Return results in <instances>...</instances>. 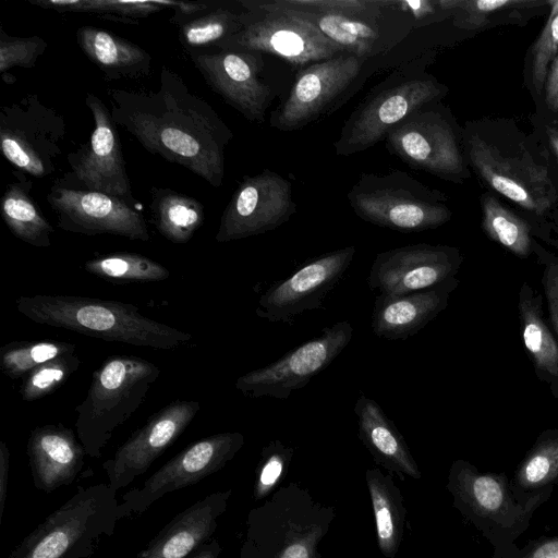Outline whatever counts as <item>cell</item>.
<instances>
[{"mask_svg": "<svg viewBox=\"0 0 558 558\" xmlns=\"http://www.w3.org/2000/svg\"><path fill=\"white\" fill-rule=\"evenodd\" d=\"M107 95L116 125L147 151L189 169L214 187L221 186L225 150L233 133L182 76L162 65L158 89L109 88Z\"/></svg>", "mask_w": 558, "mask_h": 558, "instance_id": "cell-1", "label": "cell"}, {"mask_svg": "<svg viewBox=\"0 0 558 558\" xmlns=\"http://www.w3.org/2000/svg\"><path fill=\"white\" fill-rule=\"evenodd\" d=\"M31 320L129 345L173 350L192 335L144 316L133 304L74 295L36 294L15 301Z\"/></svg>", "mask_w": 558, "mask_h": 558, "instance_id": "cell-2", "label": "cell"}, {"mask_svg": "<svg viewBox=\"0 0 558 558\" xmlns=\"http://www.w3.org/2000/svg\"><path fill=\"white\" fill-rule=\"evenodd\" d=\"M425 66V58L417 57L374 86L344 121L333 145L336 156L349 157L367 150L384 141L409 114L438 102L448 88Z\"/></svg>", "mask_w": 558, "mask_h": 558, "instance_id": "cell-3", "label": "cell"}, {"mask_svg": "<svg viewBox=\"0 0 558 558\" xmlns=\"http://www.w3.org/2000/svg\"><path fill=\"white\" fill-rule=\"evenodd\" d=\"M160 368L133 355H112L94 371L84 400L76 405V433L85 452L98 457L114 430L142 405Z\"/></svg>", "mask_w": 558, "mask_h": 558, "instance_id": "cell-4", "label": "cell"}, {"mask_svg": "<svg viewBox=\"0 0 558 558\" xmlns=\"http://www.w3.org/2000/svg\"><path fill=\"white\" fill-rule=\"evenodd\" d=\"M241 29L215 48L250 50L276 57L294 73L313 63L336 58L347 50L327 38L299 11L274 0H240Z\"/></svg>", "mask_w": 558, "mask_h": 558, "instance_id": "cell-5", "label": "cell"}, {"mask_svg": "<svg viewBox=\"0 0 558 558\" xmlns=\"http://www.w3.org/2000/svg\"><path fill=\"white\" fill-rule=\"evenodd\" d=\"M347 199L360 219L404 233L436 229L451 218L439 191L398 169L362 173Z\"/></svg>", "mask_w": 558, "mask_h": 558, "instance_id": "cell-6", "label": "cell"}, {"mask_svg": "<svg viewBox=\"0 0 558 558\" xmlns=\"http://www.w3.org/2000/svg\"><path fill=\"white\" fill-rule=\"evenodd\" d=\"M206 84L252 123L265 122L266 112L282 92L267 54L250 50H192L187 52Z\"/></svg>", "mask_w": 558, "mask_h": 558, "instance_id": "cell-7", "label": "cell"}, {"mask_svg": "<svg viewBox=\"0 0 558 558\" xmlns=\"http://www.w3.org/2000/svg\"><path fill=\"white\" fill-rule=\"evenodd\" d=\"M66 133L63 116L27 94L0 110L1 150L20 171L46 178L56 171Z\"/></svg>", "mask_w": 558, "mask_h": 558, "instance_id": "cell-8", "label": "cell"}, {"mask_svg": "<svg viewBox=\"0 0 558 558\" xmlns=\"http://www.w3.org/2000/svg\"><path fill=\"white\" fill-rule=\"evenodd\" d=\"M114 508L108 487L82 489L28 535L11 558H77L113 523Z\"/></svg>", "mask_w": 558, "mask_h": 558, "instance_id": "cell-9", "label": "cell"}, {"mask_svg": "<svg viewBox=\"0 0 558 558\" xmlns=\"http://www.w3.org/2000/svg\"><path fill=\"white\" fill-rule=\"evenodd\" d=\"M384 141L387 150L412 169L452 181L468 174L458 132L439 101L409 114Z\"/></svg>", "mask_w": 558, "mask_h": 558, "instance_id": "cell-10", "label": "cell"}, {"mask_svg": "<svg viewBox=\"0 0 558 558\" xmlns=\"http://www.w3.org/2000/svg\"><path fill=\"white\" fill-rule=\"evenodd\" d=\"M365 62L343 53L295 72L288 95L270 114V126L281 132L299 131L335 110Z\"/></svg>", "mask_w": 558, "mask_h": 558, "instance_id": "cell-11", "label": "cell"}, {"mask_svg": "<svg viewBox=\"0 0 558 558\" xmlns=\"http://www.w3.org/2000/svg\"><path fill=\"white\" fill-rule=\"evenodd\" d=\"M353 337L348 320L325 327L320 335L286 353L279 360L240 376L235 388L246 398L286 400L326 369Z\"/></svg>", "mask_w": 558, "mask_h": 558, "instance_id": "cell-12", "label": "cell"}, {"mask_svg": "<svg viewBox=\"0 0 558 558\" xmlns=\"http://www.w3.org/2000/svg\"><path fill=\"white\" fill-rule=\"evenodd\" d=\"M296 211L293 184L281 174L264 169L245 175L226 206L216 241L245 239L275 230Z\"/></svg>", "mask_w": 558, "mask_h": 558, "instance_id": "cell-13", "label": "cell"}, {"mask_svg": "<svg viewBox=\"0 0 558 558\" xmlns=\"http://www.w3.org/2000/svg\"><path fill=\"white\" fill-rule=\"evenodd\" d=\"M355 253L356 247L349 245L307 260L259 296L255 314L270 323L291 325L306 311L323 310L325 298L341 281Z\"/></svg>", "mask_w": 558, "mask_h": 558, "instance_id": "cell-14", "label": "cell"}, {"mask_svg": "<svg viewBox=\"0 0 558 558\" xmlns=\"http://www.w3.org/2000/svg\"><path fill=\"white\" fill-rule=\"evenodd\" d=\"M468 156L486 183L520 207L542 215L557 201V191L545 166L529 154H504L477 135L465 141Z\"/></svg>", "mask_w": 558, "mask_h": 558, "instance_id": "cell-15", "label": "cell"}, {"mask_svg": "<svg viewBox=\"0 0 558 558\" xmlns=\"http://www.w3.org/2000/svg\"><path fill=\"white\" fill-rule=\"evenodd\" d=\"M47 203L60 229L85 235L113 234L147 242L150 234L143 215L112 195L54 184Z\"/></svg>", "mask_w": 558, "mask_h": 558, "instance_id": "cell-16", "label": "cell"}, {"mask_svg": "<svg viewBox=\"0 0 558 558\" xmlns=\"http://www.w3.org/2000/svg\"><path fill=\"white\" fill-rule=\"evenodd\" d=\"M85 101L95 126L89 140L68 154L72 172L85 190L112 195L134 207L136 201L111 111L92 93L86 94Z\"/></svg>", "mask_w": 558, "mask_h": 558, "instance_id": "cell-17", "label": "cell"}, {"mask_svg": "<svg viewBox=\"0 0 558 558\" xmlns=\"http://www.w3.org/2000/svg\"><path fill=\"white\" fill-rule=\"evenodd\" d=\"M460 263L458 250L446 245L417 243L395 247L376 254L366 282L383 295L409 294L452 278Z\"/></svg>", "mask_w": 558, "mask_h": 558, "instance_id": "cell-18", "label": "cell"}, {"mask_svg": "<svg viewBox=\"0 0 558 558\" xmlns=\"http://www.w3.org/2000/svg\"><path fill=\"white\" fill-rule=\"evenodd\" d=\"M244 444L239 432L218 433L191 444L163 464L142 489L124 495L123 506L141 512L162 495L193 485L219 471Z\"/></svg>", "mask_w": 558, "mask_h": 558, "instance_id": "cell-19", "label": "cell"}, {"mask_svg": "<svg viewBox=\"0 0 558 558\" xmlns=\"http://www.w3.org/2000/svg\"><path fill=\"white\" fill-rule=\"evenodd\" d=\"M199 409L198 401L175 400L154 413L104 464L111 487H123L145 473L192 423Z\"/></svg>", "mask_w": 558, "mask_h": 558, "instance_id": "cell-20", "label": "cell"}, {"mask_svg": "<svg viewBox=\"0 0 558 558\" xmlns=\"http://www.w3.org/2000/svg\"><path fill=\"white\" fill-rule=\"evenodd\" d=\"M376 16L336 13H304L320 32L347 52L364 61L384 54L400 44L414 28L412 20L391 8Z\"/></svg>", "mask_w": 558, "mask_h": 558, "instance_id": "cell-21", "label": "cell"}, {"mask_svg": "<svg viewBox=\"0 0 558 558\" xmlns=\"http://www.w3.org/2000/svg\"><path fill=\"white\" fill-rule=\"evenodd\" d=\"M457 283L452 277L436 287L409 294L377 295L371 316L373 333L386 340H405L416 335L445 310Z\"/></svg>", "mask_w": 558, "mask_h": 558, "instance_id": "cell-22", "label": "cell"}, {"mask_svg": "<svg viewBox=\"0 0 558 558\" xmlns=\"http://www.w3.org/2000/svg\"><path fill=\"white\" fill-rule=\"evenodd\" d=\"M85 453L73 430L61 424L36 427L27 441L34 481L47 492L71 483L83 465Z\"/></svg>", "mask_w": 558, "mask_h": 558, "instance_id": "cell-23", "label": "cell"}, {"mask_svg": "<svg viewBox=\"0 0 558 558\" xmlns=\"http://www.w3.org/2000/svg\"><path fill=\"white\" fill-rule=\"evenodd\" d=\"M228 495H209L179 513L150 542L141 558H186L215 530Z\"/></svg>", "mask_w": 558, "mask_h": 558, "instance_id": "cell-24", "label": "cell"}, {"mask_svg": "<svg viewBox=\"0 0 558 558\" xmlns=\"http://www.w3.org/2000/svg\"><path fill=\"white\" fill-rule=\"evenodd\" d=\"M353 412L357 417L359 438L376 461L390 470L420 477L404 438L374 399L360 392Z\"/></svg>", "mask_w": 558, "mask_h": 558, "instance_id": "cell-25", "label": "cell"}, {"mask_svg": "<svg viewBox=\"0 0 558 558\" xmlns=\"http://www.w3.org/2000/svg\"><path fill=\"white\" fill-rule=\"evenodd\" d=\"M83 53L109 81L140 80L151 69V56L142 47L116 34L93 26L76 31Z\"/></svg>", "mask_w": 558, "mask_h": 558, "instance_id": "cell-26", "label": "cell"}, {"mask_svg": "<svg viewBox=\"0 0 558 558\" xmlns=\"http://www.w3.org/2000/svg\"><path fill=\"white\" fill-rule=\"evenodd\" d=\"M519 313L524 347L539 376L558 392V342L543 318L538 298L526 283L520 291Z\"/></svg>", "mask_w": 558, "mask_h": 558, "instance_id": "cell-27", "label": "cell"}, {"mask_svg": "<svg viewBox=\"0 0 558 558\" xmlns=\"http://www.w3.org/2000/svg\"><path fill=\"white\" fill-rule=\"evenodd\" d=\"M32 186L23 177L9 183L1 196V217L17 239L36 247H49L54 229L32 197Z\"/></svg>", "mask_w": 558, "mask_h": 558, "instance_id": "cell-28", "label": "cell"}, {"mask_svg": "<svg viewBox=\"0 0 558 558\" xmlns=\"http://www.w3.org/2000/svg\"><path fill=\"white\" fill-rule=\"evenodd\" d=\"M150 210L157 231L174 244L187 243L203 226L204 206L170 189H150Z\"/></svg>", "mask_w": 558, "mask_h": 558, "instance_id": "cell-29", "label": "cell"}, {"mask_svg": "<svg viewBox=\"0 0 558 558\" xmlns=\"http://www.w3.org/2000/svg\"><path fill=\"white\" fill-rule=\"evenodd\" d=\"M29 3L57 12L93 13L112 21L137 24L163 9L172 8L177 1L162 0H29Z\"/></svg>", "mask_w": 558, "mask_h": 558, "instance_id": "cell-30", "label": "cell"}, {"mask_svg": "<svg viewBox=\"0 0 558 558\" xmlns=\"http://www.w3.org/2000/svg\"><path fill=\"white\" fill-rule=\"evenodd\" d=\"M87 272L120 281L155 282L169 278L170 271L154 259L137 253H112L84 264Z\"/></svg>", "mask_w": 558, "mask_h": 558, "instance_id": "cell-31", "label": "cell"}, {"mask_svg": "<svg viewBox=\"0 0 558 558\" xmlns=\"http://www.w3.org/2000/svg\"><path fill=\"white\" fill-rule=\"evenodd\" d=\"M240 29V11L216 8L180 25L179 39L189 52L216 47Z\"/></svg>", "mask_w": 558, "mask_h": 558, "instance_id": "cell-32", "label": "cell"}, {"mask_svg": "<svg viewBox=\"0 0 558 558\" xmlns=\"http://www.w3.org/2000/svg\"><path fill=\"white\" fill-rule=\"evenodd\" d=\"M75 353V344L65 341H14L0 349V367L12 379L25 377L38 366Z\"/></svg>", "mask_w": 558, "mask_h": 558, "instance_id": "cell-33", "label": "cell"}, {"mask_svg": "<svg viewBox=\"0 0 558 558\" xmlns=\"http://www.w3.org/2000/svg\"><path fill=\"white\" fill-rule=\"evenodd\" d=\"M482 209V226L487 235L511 253L527 256L531 251L529 225L489 195L483 197Z\"/></svg>", "mask_w": 558, "mask_h": 558, "instance_id": "cell-34", "label": "cell"}, {"mask_svg": "<svg viewBox=\"0 0 558 558\" xmlns=\"http://www.w3.org/2000/svg\"><path fill=\"white\" fill-rule=\"evenodd\" d=\"M376 518L377 535L380 549L392 557L397 550L401 534V517L397 504L386 484V478L377 471L367 472Z\"/></svg>", "mask_w": 558, "mask_h": 558, "instance_id": "cell-35", "label": "cell"}, {"mask_svg": "<svg viewBox=\"0 0 558 558\" xmlns=\"http://www.w3.org/2000/svg\"><path fill=\"white\" fill-rule=\"evenodd\" d=\"M81 360L73 354L51 360L22 378L20 395L24 401H35L57 390L78 369Z\"/></svg>", "mask_w": 558, "mask_h": 558, "instance_id": "cell-36", "label": "cell"}, {"mask_svg": "<svg viewBox=\"0 0 558 558\" xmlns=\"http://www.w3.org/2000/svg\"><path fill=\"white\" fill-rule=\"evenodd\" d=\"M440 8L463 29H480L488 25L498 11L530 4L522 0H438Z\"/></svg>", "mask_w": 558, "mask_h": 558, "instance_id": "cell-37", "label": "cell"}, {"mask_svg": "<svg viewBox=\"0 0 558 558\" xmlns=\"http://www.w3.org/2000/svg\"><path fill=\"white\" fill-rule=\"evenodd\" d=\"M278 5L299 12L336 13L355 16H376L387 10L385 0H274Z\"/></svg>", "mask_w": 558, "mask_h": 558, "instance_id": "cell-38", "label": "cell"}, {"mask_svg": "<svg viewBox=\"0 0 558 558\" xmlns=\"http://www.w3.org/2000/svg\"><path fill=\"white\" fill-rule=\"evenodd\" d=\"M548 4L549 16L533 48L532 80L538 92L544 89L549 66L558 53V0Z\"/></svg>", "mask_w": 558, "mask_h": 558, "instance_id": "cell-39", "label": "cell"}, {"mask_svg": "<svg viewBox=\"0 0 558 558\" xmlns=\"http://www.w3.org/2000/svg\"><path fill=\"white\" fill-rule=\"evenodd\" d=\"M47 48V41L39 36L13 37L0 27V72L13 66L32 69Z\"/></svg>", "mask_w": 558, "mask_h": 558, "instance_id": "cell-40", "label": "cell"}, {"mask_svg": "<svg viewBox=\"0 0 558 558\" xmlns=\"http://www.w3.org/2000/svg\"><path fill=\"white\" fill-rule=\"evenodd\" d=\"M558 474V439L542 444L525 461L521 476L524 484H542Z\"/></svg>", "mask_w": 558, "mask_h": 558, "instance_id": "cell-41", "label": "cell"}, {"mask_svg": "<svg viewBox=\"0 0 558 558\" xmlns=\"http://www.w3.org/2000/svg\"><path fill=\"white\" fill-rule=\"evenodd\" d=\"M291 454L292 450L286 448L279 440H274L264 448L263 465L258 478L260 494L267 492L278 481Z\"/></svg>", "mask_w": 558, "mask_h": 558, "instance_id": "cell-42", "label": "cell"}, {"mask_svg": "<svg viewBox=\"0 0 558 558\" xmlns=\"http://www.w3.org/2000/svg\"><path fill=\"white\" fill-rule=\"evenodd\" d=\"M387 2L395 10L409 16L414 28L450 17L440 8L438 0H387Z\"/></svg>", "mask_w": 558, "mask_h": 558, "instance_id": "cell-43", "label": "cell"}, {"mask_svg": "<svg viewBox=\"0 0 558 558\" xmlns=\"http://www.w3.org/2000/svg\"><path fill=\"white\" fill-rule=\"evenodd\" d=\"M473 495L486 510H496L502 502V489L490 476H478L473 482Z\"/></svg>", "mask_w": 558, "mask_h": 558, "instance_id": "cell-44", "label": "cell"}, {"mask_svg": "<svg viewBox=\"0 0 558 558\" xmlns=\"http://www.w3.org/2000/svg\"><path fill=\"white\" fill-rule=\"evenodd\" d=\"M543 287L553 328L558 337V264H548L543 276Z\"/></svg>", "mask_w": 558, "mask_h": 558, "instance_id": "cell-45", "label": "cell"}, {"mask_svg": "<svg viewBox=\"0 0 558 558\" xmlns=\"http://www.w3.org/2000/svg\"><path fill=\"white\" fill-rule=\"evenodd\" d=\"M210 8L208 3L201 2H181L177 1L173 7V23L178 26L184 24L185 22L201 15L203 12L207 11Z\"/></svg>", "mask_w": 558, "mask_h": 558, "instance_id": "cell-46", "label": "cell"}, {"mask_svg": "<svg viewBox=\"0 0 558 558\" xmlns=\"http://www.w3.org/2000/svg\"><path fill=\"white\" fill-rule=\"evenodd\" d=\"M544 92L547 107L558 111V53L549 66Z\"/></svg>", "mask_w": 558, "mask_h": 558, "instance_id": "cell-47", "label": "cell"}, {"mask_svg": "<svg viewBox=\"0 0 558 558\" xmlns=\"http://www.w3.org/2000/svg\"><path fill=\"white\" fill-rule=\"evenodd\" d=\"M10 451L4 441H0V515H2L4 499L7 496V485L9 478Z\"/></svg>", "mask_w": 558, "mask_h": 558, "instance_id": "cell-48", "label": "cell"}, {"mask_svg": "<svg viewBox=\"0 0 558 558\" xmlns=\"http://www.w3.org/2000/svg\"><path fill=\"white\" fill-rule=\"evenodd\" d=\"M532 558H558V541L545 543L534 551Z\"/></svg>", "mask_w": 558, "mask_h": 558, "instance_id": "cell-49", "label": "cell"}, {"mask_svg": "<svg viewBox=\"0 0 558 558\" xmlns=\"http://www.w3.org/2000/svg\"><path fill=\"white\" fill-rule=\"evenodd\" d=\"M281 558H308V551L304 545L293 544L283 551Z\"/></svg>", "mask_w": 558, "mask_h": 558, "instance_id": "cell-50", "label": "cell"}, {"mask_svg": "<svg viewBox=\"0 0 558 558\" xmlns=\"http://www.w3.org/2000/svg\"><path fill=\"white\" fill-rule=\"evenodd\" d=\"M546 133H547V136H548V141L551 145V148L553 150L555 151L557 158H558V130L551 128V126H547L546 128Z\"/></svg>", "mask_w": 558, "mask_h": 558, "instance_id": "cell-51", "label": "cell"}, {"mask_svg": "<svg viewBox=\"0 0 558 558\" xmlns=\"http://www.w3.org/2000/svg\"><path fill=\"white\" fill-rule=\"evenodd\" d=\"M191 558H217L216 549L213 548H203L202 550H198L193 557Z\"/></svg>", "mask_w": 558, "mask_h": 558, "instance_id": "cell-52", "label": "cell"}]
</instances>
